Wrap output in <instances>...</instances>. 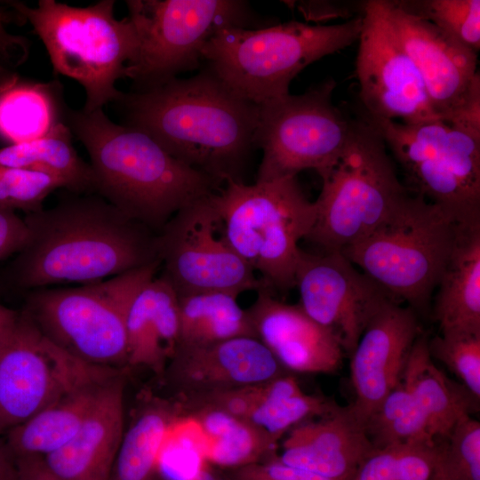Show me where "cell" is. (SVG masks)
I'll use <instances>...</instances> for the list:
<instances>
[{"label": "cell", "instance_id": "1", "mask_svg": "<svg viewBox=\"0 0 480 480\" xmlns=\"http://www.w3.org/2000/svg\"><path fill=\"white\" fill-rule=\"evenodd\" d=\"M24 220L28 239L10 272L20 288L93 284L160 262L157 234L98 194L71 192Z\"/></svg>", "mask_w": 480, "mask_h": 480}, {"label": "cell", "instance_id": "2", "mask_svg": "<svg viewBox=\"0 0 480 480\" xmlns=\"http://www.w3.org/2000/svg\"><path fill=\"white\" fill-rule=\"evenodd\" d=\"M125 124L220 184L244 182L258 105L240 97L208 68L188 78L122 93Z\"/></svg>", "mask_w": 480, "mask_h": 480}, {"label": "cell", "instance_id": "3", "mask_svg": "<svg viewBox=\"0 0 480 480\" xmlns=\"http://www.w3.org/2000/svg\"><path fill=\"white\" fill-rule=\"evenodd\" d=\"M66 124L88 152L94 191L156 234L179 211L220 188L149 135L113 122L102 109L68 108Z\"/></svg>", "mask_w": 480, "mask_h": 480}, {"label": "cell", "instance_id": "4", "mask_svg": "<svg viewBox=\"0 0 480 480\" xmlns=\"http://www.w3.org/2000/svg\"><path fill=\"white\" fill-rule=\"evenodd\" d=\"M362 16L336 25L289 21L271 27H226L202 50L207 68L240 97L260 105L289 94L307 66L358 40Z\"/></svg>", "mask_w": 480, "mask_h": 480}, {"label": "cell", "instance_id": "5", "mask_svg": "<svg viewBox=\"0 0 480 480\" xmlns=\"http://www.w3.org/2000/svg\"><path fill=\"white\" fill-rule=\"evenodd\" d=\"M210 198L230 246L259 274L266 290L275 295L294 288L299 242L316 218V204L297 176L252 185L229 181Z\"/></svg>", "mask_w": 480, "mask_h": 480}, {"label": "cell", "instance_id": "6", "mask_svg": "<svg viewBox=\"0 0 480 480\" xmlns=\"http://www.w3.org/2000/svg\"><path fill=\"white\" fill-rule=\"evenodd\" d=\"M7 6L28 21L43 42L55 73L78 82L85 91L82 108L92 112L117 101L116 87L135 59L138 39L129 19L117 20L115 1L100 0L85 7L55 0H39L30 7L19 1Z\"/></svg>", "mask_w": 480, "mask_h": 480}, {"label": "cell", "instance_id": "7", "mask_svg": "<svg viewBox=\"0 0 480 480\" xmlns=\"http://www.w3.org/2000/svg\"><path fill=\"white\" fill-rule=\"evenodd\" d=\"M468 222L408 192L375 229L340 252L392 300L424 310Z\"/></svg>", "mask_w": 480, "mask_h": 480}, {"label": "cell", "instance_id": "8", "mask_svg": "<svg viewBox=\"0 0 480 480\" xmlns=\"http://www.w3.org/2000/svg\"><path fill=\"white\" fill-rule=\"evenodd\" d=\"M321 179L306 239L324 252H340L366 236L408 193L378 127L364 115L352 120L344 149Z\"/></svg>", "mask_w": 480, "mask_h": 480}, {"label": "cell", "instance_id": "9", "mask_svg": "<svg viewBox=\"0 0 480 480\" xmlns=\"http://www.w3.org/2000/svg\"><path fill=\"white\" fill-rule=\"evenodd\" d=\"M159 268L158 261L79 287L36 289L24 310L46 338L75 357L94 366L125 369L127 312Z\"/></svg>", "mask_w": 480, "mask_h": 480}, {"label": "cell", "instance_id": "10", "mask_svg": "<svg viewBox=\"0 0 480 480\" xmlns=\"http://www.w3.org/2000/svg\"><path fill=\"white\" fill-rule=\"evenodd\" d=\"M369 119L400 165L407 190L461 221L480 220V135L440 119Z\"/></svg>", "mask_w": 480, "mask_h": 480}, {"label": "cell", "instance_id": "11", "mask_svg": "<svg viewBox=\"0 0 480 480\" xmlns=\"http://www.w3.org/2000/svg\"><path fill=\"white\" fill-rule=\"evenodd\" d=\"M128 17L138 39L125 77L135 89L160 85L200 66L202 50L220 29L249 28L253 14L239 0H127Z\"/></svg>", "mask_w": 480, "mask_h": 480}, {"label": "cell", "instance_id": "12", "mask_svg": "<svg viewBox=\"0 0 480 480\" xmlns=\"http://www.w3.org/2000/svg\"><path fill=\"white\" fill-rule=\"evenodd\" d=\"M335 81L328 79L298 95L258 105L253 144L262 150L256 181L315 170L322 177L344 149L352 119L332 103Z\"/></svg>", "mask_w": 480, "mask_h": 480}, {"label": "cell", "instance_id": "13", "mask_svg": "<svg viewBox=\"0 0 480 480\" xmlns=\"http://www.w3.org/2000/svg\"><path fill=\"white\" fill-rule=\"evenodd\" d=\"M123 371L86 364L17 313L0 357V434L23 423L69 391Z\"/></svg>", "mask_w": 480, "mask_h": 480}, {"label": "cell", "instance_id": "14", "mask_svg": "<svg viewBox=\"0 0 480 480\" xmlns=\"http://www.w3.org/2000/svg\"><path fill=\"white\" fill-rule=\"evenodd\" d=\"M211 196L179 211L157 234L162 276L178 296L266 290L228 242Z\"/></svg>", "mask_w": 480, "mask_h": 480}, {"label": "cell", "instance_id": "15", "mask_svg": "<svg viewBox=\"0 0 480 480\" xmlns=\"http://www.w3.org/2000/svg\"><path fill=\"white\" fill-rule=\"evenodd\" d=\"M389 25L415 64L437 116L480 135L477 53L420 19L383 0Z\"/></svg>", "mask_w": 480, "mask_h": 480}, {"label": "cell", "instance_id": "16", "mask_svg": "<svg viewBox=\"0 0 480 480\" xmlns=\"http://www.w3.org/2000/svg\"><path fill=\"white\" fill-rule=\"evenodd\" d=\"M362 18L356 71L364 115L406 124L440 119L420 72L389 25L383 0L365 1Z\"/></svg>", "mask_w": 480, "mask_h": 480}, {"label": "cell", "instance_id": "17", "mask_svg": "<svg viewBox=\"0 0 480 480\" xmlns=\"http://www.w3.org/2000/svg\"><path fill=\"white\" fill-rule=\"evenodd\" d=\"M294 282L302 310L332 330L348 354L372 316L392 300L339 251L312 254L301 250Z\"/></svg>", "mask_w": 480, "mask_h": 480}, {"label": "cell", "instance_id": "18", "mask_svg": "<svg viewBox=\"0 0 480 480\" xmlns=\"http://www.w3.org/2000/svg\"><path fill=\"white\" fill-rule=\"evenodd\" d=\"M419 334L416 312L392 300L368 322L350 354V378L356 396L351 405L364 423L402 380Z\"/></svg>", "mask_w": 480, "mask_h": 480}, {"label": "cell", "instance_id": "19", "mask_svg": "<svg viewBox=\"0 0 480 480\" xmlns=\"http://www.w3.org/2000/svg\"><path fill=\"white\" fill-rule=\"evenodd\" d=\"M287 372L257 338L177 348L162 377L177 396L266 383Z\"/></svg>", "mask_w": 480, "mask_h": 480}, {"label": "cell", "instance_id": "20", "mask_svg": "<svg viewBox=\"0 0 480 480\" xmlns=\"http://www.w3.org/2000/svg\"><path fill=\"white\" fill-rule=\"evenodd\" d=\"M247 311L256 338L287 372L331 373L340 367L344 350L339 338L299 304H287L260 290Z\"/></svg>", "mask_w": 480, "mask_h": 480}, {"label": "cell", "instance_id": "21", "mask_svg": "<svg viewBox=\"0 0 480 480\" xmlns=\"http://www.w3.org/2000/svg\"><path fill=\"white\" fill-rule=\"evenodd\" d=\"M373 448L365 423L351 404H337L330 412L291 428L278 459L330 479L351 480Z\"/></svg>", "mask_w": 480, "mask_h": 480}, {"label": "cell", "instance_id": "22", "mask_svg": "<svg viewBox=\"0 0 480 480\" xmlns=\"http://www.w3.org/2000/svg\"><path fill=\"white\" fill-rule=\"evenodd\" d=\"M123 370L103 387L91 413L65 445L43 457L58 480H110L124 430Z\"/></svg>", "mask_w": 480, "mask_h": 480}, {"label": "cell", "instance_id": "23", "mask_svg": "<svg viewBox=\"0 0 480 480\" xmlns=\"http://www.w3.org/2000/svg\"><path fill=\"white\" fill-rule=\"evenodd\" d=\"M179 334V296L164 276H155L137 292L127 312L128 367H146L163 376Z\"/></svg>", "mask_w": 480, "mask_h": 480}, {"label": "cell", "instance_id": "24", "mask_svg": "<svg viewBox=\"0 0 480 480\" xmlns=\"http://www.w3.org/2000/svg\"><path fill=\"white\" fill-rule=\"evenodd\" d=\"M436 288L440 334H480V220L461 226Z\"/></svg>", "mask_w": 480, "mask_h": 480}, {"label": "cell", "instance_id": "25", "mask_svg": "<svg viewBox=\"0 0 480 480\" xmlns=\"http://www.w3.org/2000/svg\"><path fill=\"white\" fill-rule=\"evenodd\" d=\"M177 399L183 417L193 422L201 435L205 463L229 470L278 455V443L248 420L213 406Z\"/></svg>", "mask_w": 480, "mask_h": 480}, {"label": "cell", "instance_id": "26", "mask_svg": "<svg viewBox=\"0 0 480 480\" xmlns=\"http://www.w3.org/2000/svg\"><path fill=\"white\" fill-rule=\"evenodd\" d=\"M142 397L124 428L110 480H156L164 444L182 418L177 398Z\"/></svg>", "mask_w": 480, "mask_h": 480}, {"label": "cell", "instance_id": "27", "mask_svg": "<svg viewBox=\"0 0 480 480\" xmlns=\"http://www.w3.org/2000/svg\"><path fill=\"white\" fill-rule=\"evenodd\" d=\"M401 380L426 417L436 441L462 418L471 415L475 408L476 398L434 364L425 334L417 337Z\"/></svg>", "mask_w": 480, "mask_h": 480}, {"label": "cell", "instance_id": "28", "mask_svg": "<svg viewBox=\"0 0 480 480\" xmlns=\"http://www.w3.org/2000/svg\"><path fill=\"white\" fill-rule=\"evenodd\" d=\"M113 377L69 391L7 431L5 443L13 456L44 457L65 445L80 429Z\"/></svg>", "mask_w": 480, "mask_h": 480}, {"label": "cell", "instance_id": "29", "mask_svg": "<svg viewBox=\"0 0 480 480\" xmlns=\"http://www.w3.org/2000/svg\"><path fill=\"white\" fill-rule=\"evenodd\" d=\"M68 108L59 81L15 76L0 88V141L13 145L43 138L66 124Z\"/></svg>", "mask_w": 480, "mask_h": 480}, {"label": "cell", "instance_id": "30", "mask_svg": "<svg viewBox=\"0 0 480 480\" xmlns=\"http://www.w3.org/2000/svg\"><path fill=\"white\" fill-rule=\"evenodd\" d=\"M179 309L177 348L207 346L243 336L256 338L247 309L240 307L237 296L232 293L204 292L181 295Z\"/></svg>", "mask_w": 480, "mask_h": 480}, {"label": "cell", "instance_id": "31", "mask_svg": "<svg viewBox=\"0 0 480 480\" xmlns=\"http://www.w3.org/2000/svg\"><path fill=\"white\" fill-rule=\"evenodd\" d=\"M72 137L63 124L43 138L2 147L0 165L53 175L70 192H95L92 167L78 156Z\"/></svg>", "mask_w": 480, "mask_h": 480}, {"label": "cell", "instance_id": "32", "mask_svg": "<svg viewBox=\"0 0 480 480\" xmlns=\"http://www.w3.org/2000/svg\"><path fill=\"white\" fill-rule=\"evenodd\" d=\"M337 404L306 393L285 372L262 384L258 402L247 420L279 442L296 425L330 412Z\"/></svg>", "mask_w": 480, "mask_h": 480}, {"label": "cell", "instance_id": "33", "mask_svg": "<svg viewBox=\"0 0 480 480\" xmlns=\"http://www.w3.org/2000/svg\"><path fill=\"white\" fill-rule=\"evenodd\" d=\"M351 480H436V442L373 448Z\"/></svg>", "mask_w": 480, "mask_h": 480}, {"label": "cell", "instance_id": "34", "mask_svg": "<svg viewBox=\"0 0 480 480\" xmlns=\"http://www.w3.org/2000/svg\"><path fill=\"white\" fill-rule=\"evenodd\" d=\"M404 13L428 21L478 53L479 0H390Z\"/></svg>", "mask_w": 480, "mask_h": 480}, {"label": "cell", "instance_id": "35", "mask_svg": "<svg viewBox=\"0 0 480 480\" xmlns=\"http://www.w3.org/2000/svg\"><path fill=\"white\" fill-rule=\"evenodd\" d=\"M436 480H480V423L471 415L436 441Z\"/></svg>", "mask_w": 480, "mask_h": 480}, {"label": "cell", "instance_id": "36", "mask_svg": "<svg viewBox=\"0 0 480 480\" xmlns=\"http://www.w3.org/2000/svg\"><path fill=\"white\" fill-rule=\"evenodd\" d=\"M57 188H66V185L53 175L0 165V208L26 214L37 212Z\"/></svg>", "mask_w": 480, "mask_h": 480}, {"label": "cell", "instance_id": "37", "mask_svg": "<svg viewBox=\"0 0 480 480\" xmlns=\"http://www.w3.org/2000/svg\"><path fill=\"white\" fill-rule=\"evenodd\" d=\"M431 356L445 364L477 400L480 397V334H440L428 340Z\"/></svg>", "mask_w": 480, "mask_h": 480}, {"label": "cell", "instance_id": "38", "mask_svg": "<svg viewBox=\"0 0 480 480\" xmlns=\"http://www.w3.org/2000/svg\"><path fill=\"white\" fill-rule=\"evenodd\" d=\"M236 480H333L289 466L278 455L267 461L227 470Z\"/></svg>", "mask_w": 480, "mask_h": 480}, {"label": "cell", "instance_id": "39", "mask_svg": "<svg viewBox=\"0 0 480 480\" xmlns=\"http://www.w3.org/2000/svg\"><path fill=\"white\" fill-rule=\"evenodd\" d=\"M12 22L26 21L13 9L0 5V65L5 68L23 63L29 49L26 38L8 33L6 25Z\"/></svg>", "mask_w": 480, "mask_h": 480}, {"label": "cell", "instance_id": "40", "mask_svg": "<svg viewBox=\"0 0 480 480\" xmlns=\"http://www.w3.org/2000/svg\"><path fill=\"white\" fill-rule=\"evenodd\" d=\"M295 6L307 20L324 21L337 18L351 20L362 16L365 1H298Z\"/></svg>", "mask_w": 480, "mask_h": 480}, {"label": "cell", "instance_id": "41", "mask_svg": "<svg viewBox=\"0 0 480 480\" xmlns=\"http://www.w3.org/2000/svg\"><path fill=\"white\" fill-rule=\"evenodd\" d=\"M28 239V228L24 218L12 210L0 208V261L19 253Z\"/></svg>", "mask_w": 480, "mask_h": 480}, {"label": "cell", "instance_id": "42", "mask_svg": "<svg viewBox=\"0 0 480 480\" xmlns=\"http://www.w3.org/2000/svg\"><path fill=\"white\" fill-rule=\"evenodd\" d=\"M19 480H58L48 469L42 456L15 458Z\"/></svg>", "mask_w": 480, "mask_h": 480}, {"label": "cell", "instance_id": "43", "mask_svg": "<svg viewBox=\"0 0 480 480\" xmlns=\"http://www.w3.org/2000/svg\"><path fill=\"white\" fill-rule=\"evenodd\" d=\"M0 480H19L16 460L5 442L0 440Z\"/></svg>", "mask_w": 480, "mask_h": 480}, {"label": "cell", "instance_id": "44", "mask_svg": "<svg viewBox=\"0 0 480 480\" xmlns=\"http://www.w3.org/2000/svg\"><path fill=\"white\" fill-rule=\"evenodd\" d=\"M166 480H236L227 470L204 462L191 476L182 479Z\"/></svg>", "mask_w": 480, "mask_h": 480}, {"label": "cell", "instance_id": "45", "mask_svg": "<svg viewBox=\"0 0 480 480\" xmlns=\"http://www.w3.org/2000/svg\"><path fill=\"white\" fill-rule=\"evenodd\" d=\"M17 313L18 312H15L11 317L0 323V357L5 346L9 333L15 322Z\"/></svg>", "mask_w": 480, "mask_h": 480}, {"label": "cell", "instance_id": "46", "mask_svg": "<svg viewBox=\"0 0 480 480\" xmlns=\"http://www.w3.org/2000/svg\"><path fill=\"white\" fill-rule=\"evenodd\" d=\"M15 76H12L7 68L0 65V88L12 81Z\"/></svg>", "mask_w": 480, "mask_h": 480}, {"label": "cell", "instance_id": "47", "mask_svg": "<svg viewBox=\"0 0 480 480\" xmlns=\"http://www.w3.org/2000/svg\"><path fill=\"white\" fill-rule=\"evenodd\" d=\"M14 313L15 311L3 306L0 303V323L11 317Z\"/></svg>", "mask_w": 480, "mask_h": 480}]
</instances>
